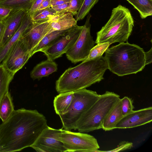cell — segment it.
I'll return each mask as SVG.
<instances>
[{
  "instance_id": "d590c367",
  "label": "cell",
  "mask_w": 152,
  "mask_h": 152,
  "mask_svg": "<svg viewBox=\"0 0 152 152\" xmlns=\"http://www.w3.org/2000/svg\"><path fill=\"white\" fill-rule=\"evenodd\" d=\"M5 31V25L3 21H0V44L3 38Z\"/></svg>"
},
{
  "instance_id": "f546056e",
  "label": "cell",
  "mask_w": 152,
  "mask_h": 152,
  "mask_svg": "<svg viewBox=\"0 0 152 152\" xmlns=\"http://www.w3.org/2000/svg\"><path fill=\"white\" fill-rule=\"evenodd\" d=\"M133 146V143L132 142L123 141L120 143L117 148L113 150L108 151H100L98 150L96 152H118L130 149Z\"/></svg>"
},
{
  "instance_id": "30bf717a",
  "label": "cell",
  "mask_w": 152,
  "mask_h": 152,
  "mask_svg": "<svg viewBox=\"0 0 152 152\" xmlns=\"http://www.w3.org/2000/svg\"><path fill=\"white\" fill-rule=\"evenodd\" d=\"M63 130L55 129L48 126L31 147L38 152H66L59 137Z\"/></svg>"
},
{
  "instance_id": "e575fe53",
  "label": "cell",
  "mask_w": 152,
  "mask_h": 152,
  "mask_svg": "<svg viewBox=\"0 0 152 152\" xmlns=\"http://www.w3.org/2000/svg\"><path fill=\"white\" fill-rule=\"evenodd\" d=\"M70 1V0H51V6H56L69 3Z\"/></svg>"
},
{
  "instance_id": "4fadbf2b",
  "label": "cell",
  "mask_w": 152,
  "mask_h": 152,
  "mask_svg": "<svg viewBox=\"0 0 152 152\" xmlns=\"http://www.w3.org/2000/svg\"><path fill=\"white\" fill-rule=\"evenodd\" d=\"M152 121V107H149L133 110L124 116L116 126L115 129H125L141 126Z\"/></svg>"
},
{
  "instance_id": "f1b7e54d",
  "label": "cell",
  "mask_w": 152,
  "mask_h": 152,
  "mask_svg": "<svg viewBox=\"0 0 152 152\" xmlns=\"http://www.w3.org/2000/svg\"><path fill=\"white\" fill-rule=\"evenodd\" d=\"M83 0H70L68 7L64 12H71L73 15H76L80 10Z\"/></svg>"
},
{
  "instance_id": "44dd1931",
  "label": "cell",
  "mask_w": 152,
  "mask_h": 152,
  "mask_svg": "<svg viewBox=\"0 0 152 152\" xmlns=\"http://www.w3.org/2000/svg\"><path fill=\"white\" fill-rule=\"evenodd\" d=\"M14 110L12 98L8 91L0 102V118L2 122L8 119Z\"/></svg>"
},
{
  "instance_id": "603a6c76",
  "label": "cell",
  "mask_w": 152,
  "mask_h": 152,
  "mask_svg": "<svg viewBox=\"0 0 152 152\" xmlns=\"http://www.w3.org/2000/svg\"><path fill=\"white\" fill-rule=\"evenodd\" d=\"M139 12L142 19L152 15V0H126Z\"/></svg>"
},
{
  "instance_id": "484cf974",
  "label": "cell",
  "mask_w": 152,
  "mask_h": 152,
  "mask_svg": "<svg viewBox=\"0 0 152 152\" xmlns=\"http://www.w3.org/2000/svg\"><path fill=\"white\" fill-rule=\"evenodd\" d=\"M99 0H83L82 6L75 18L77 21L83 20Z\"/></svg>"
},
{
  "instance_id": "8fae6325",
  "label": "cell",
  "mask_w": 152,
  "mask_h": 152,
  "mask_svg": "<svg viewBox=\"0 0 152 152\" xmlns=\"http://www.w3.org/2000/svg\"><path fill=\"white\" fill-rule=\"evenodd\" d=\"M31 57L26 45L20 38L10 48L1 64L9 71L15 74Z\"/></svg>"
},
{
  "instance_id": "7402d4cb",
  "label": "cell",
  "mask_w": 152,
  "mask_h": 152,
  "mask_svg": "<svg viewBox=\"0 0 152 152\" xmlns=\"http://www.w3.org/2000/svg\"><path fill=\"white\" fill-rule=\"evenodd\" d=\"M15 74L7 70L2 64L0 65V102L8 91L10 84Z\"/></svg>"
},
{
  "instance_id": "83f0119b",
  "label": "cell",
  "mask_w": 152,
  "mask_h": 152,
  "mask_svg": "<svg viewBox=\"0 0 152 152\" xmlns=\"http://www.w3.org/2000/svg\"><path fill=\"white\" fill-rule=\"evenodd\" d=\"M121 108L122 113L123 116L130 113L133 110L132 100L130 98L125 96L121 99Z\"/></svg>"
},
{
  "instance_id": "d6986e66",
  "label": "cell",
  "mask_w": 152,
  "mask_h": 152,
  "mask_svg": "<svg viewBox=\"0 0 152 152\" xmlns=\"http://www.w3.org/2000/svg\"><path fill=\"white\" fill-rule=\"evenodd\" d=\"M74 93L73 92L61 93L55 97L53 106L57 115H59L66 110L73 98Z\"/></svg>"
},
{
  "instance_id": "8d00e7d4",
  "label": "cell",
  "mask_w": 152,
  "mask_h": 152,
  "mask_svg": "<svg viewBox=\"0 0 152 152\" xmlns=\"http://www.w3.org/2000/svg\"><path fill=\"white\" fill-rule=\"evenodd\" d=\"M51 0H45L39 7L38 10L46 8L51 6Z\"/></svg>"
},
{
  "instance_id": "7a4b0ae2",
  "label": "cell",
  "mask_w": 152,
  "mask_h": 152,
  "mask_svg": "<svg viewBox=\"0 0 152 152\" xmlns=\"http://www.w3.org/2000/svg\"><path fill=\"white\" fill-rule=\"evenodd\" d=\"M107 69V62L102 56L85 60L65 71L56 81V91L60 94L86 88L103 79V75Z\"/></svg>"
},
{
  "instance_id": "277c9868",
  "label": "cell",
  "mask_w": 152,
  "mask_h": 152,
  "mask_svg": "<svg viewBox=\"0 0 152 152\" xmlns=\"http://www.w3.org/2000/svg\"><path fill=\"white\" fill-rule=\"evenodd\" d=\"M134 26V20L128 8L121 5L114 8L110 19L96 33L95 43L111 44L128 42Z\"/></svg>"
},
{
  "instance_id": "3957f363",
  "label": "cell",
  "mask_w": 152,
  "mask_h": 152,
  "mask_svg": "<svg viewBox=\"0 0 152 152\" xmlns=\"http://www.w3.org/2000/svg\"><path fill=\"white\" fill-rule=\"evenodd\" d=\"M104 52L108 69L118 76L136 74L145 66V52L137 45L121 43L108 48Z\"/></svg>"
},
{
  "instance_id": "d4e9b609",
  "label": "cell",
  "mask_w": 152,
  "mask_h": 152,
  "mask_svg": "<svg viewBox=\"0 0 152 152\" xmlns=\"http://www.w3.org/2000/svg\"><path fill=\"white\" fill-rule=\"evenodd\" d=\"M57 14L51 7L37 10L30 15L33 22H41L50 20Z\"/></svg>"
},
{
  "instance_id": "d6a6232c",
  "label": "cell",
  "mask_w": 152,
  "mask_h": 152,
  "mask_svg": "<svg viewBox=\"0 0 152 152\" xmlns=\"http://www.w3.org/2000/svg\"><path fill=\"white\" fill-rule=\"evenodd\" d=\"M69 3H67L61 5L52 6L51 7L58 14L64 12V11L68 7Z\"/></svg>"
},
{
  "instance_id": "4dcf8cb0",
  "label": "cell",
  "mask_w": 152,
  "mask_h": 152,
  "mask_svg": "<svg viewBox=\"0 0 152 152\" xmlns=\"http://www.w3.org/2000/svg\"><path fill=\"white\" fill-rule=\"evenodd\" d=\"M45 0H34L30 9L27 12L30 15L37 10Z\"/></svg>"
},
{
  "instance_id": "8992f818",
  "label": "cell",
  "mask_w": 152,
  "mask_h": 152,
  "mask_svg": "<svg viewBox=\"0 0 152 152\" xmlns=\"http://www.w3.org/2000/svg\"><path fill=\"white\" fill-rule=\"evenodd\" d=\"M72 101L65 112L59 115L64 129L75 130L76 124L83 114L98 99L96 91L84 88L74 92Z\"/></svg>"
},
{
  "instance_id": "cb8c5ba5",
  "label": "cell",
  "mask_w": 152,
  "mask_h": 152,
  "mask_svg": "<svg viewBox=\"0 0 152 152\" xmlns=\"http://www.w3.org/2000/svg\"><path fill=\"white\" fill-rule=\"evenodd\" d=\"M34 0H0V7L12 10H23L28 11Z\"/></svg>"
},
{
  "instance_id": "e0dca14e",
  "label": "cell",
  "mask_w": 152,
  "mask_h": 152,
  "mask_svg": "<svg viewBox=\"0 0 152 152\" xmlns=\"http://www.w3.org/2000/svg\"><path fill=\"white\" fill-rule=\"evenodd\" d=\"M121 105V99L120 98L103 121L102 129L104 131H110L115 129L116 124L123 116Z\"/></svg>"
},
{
  "instance_id": "5bb4252c",
  "label": "cell",
  "mask_w": 152,
  "mask_h": 152,
  "mask_svg": "<svg viewBox=\"0 0 152 152\" xmlns=\"http://www.w3.org/2000/svg\"><path fill=\"white\" fill-rule=\"evenodd\" d=\"M27 12L23 10H12L3 21L5 25V31L0 48L4 46L15 32Z\"/></svg>"
},
{
  "instance_id": "52a82bcc",
  "label": "cell",
  "mask_w": 152,
  "mask_h": 152,
  "mask_svg": "<svg viewBox=\"0 0 152 152\" xmlns=\"http://www.w3.org/2000/svg\"><path fill=\"white\" fill-rule=\"evenodd\" d=\"M59 137L66 152H96L100 148L96 139L87 133L64 129Z\"/></svg>"
},
{
  "instance_id": "7c38bea8",
  "label": "cell",
  "mask_w": 152,
  "mask_h": 152,
  "mask_svg": "<svg viewBox=\"0 0 152 152\" xmlns=\"http://www.w3.org/2000/svg\"><path fill=\"white\" fill-rule=\"evenodd\" d=\"M53 31L50 20L44 22H32L20 38L31 56L33 50L43 38Z\"/></svg>"
},
{
  "instance_id": "1f68e13d",
  "label": "cell",
  "mask_w": 152,
  "mask_h": 152,
  "mask_svg": "<svg viewBox=\"0 0 152 152\" xmlns=\"http://www.w3.org/2000/svg\"><path fill=\"white\" fill-rule=\"evenodd\" d=\"M12 10V9L0 7V21L4 20Z\"/></svg>"
},
{
  "instance_id": "ba28073f",
  "label": "cell",
  "mask_w": 152,
  "mask_h": 152,
  "mask_svg": "<svg viewBox=\"0 0 152 152\" xmlns=\"http://www.w3.org/2000/svg\"><path fill=\"white\" fill-rule=\"evenodd\" d=\"M88 14L78 38L66 53L67 58L74 64L85 60L95 43L90 34V20L91 15Z\"/></svg>"
},
{
  "instance_id": "9c48e42d",
  "label": "cell",
  "mask_w": 152,
  "mask_h": 152,
  "mask_svg": "<svg viewBox=\"0 0 152 152\" xmlns=\"http://www.w3.org/2000/svg\"><path fill=\"white\" fill-rule=\"evenodd\" d=\"M83 26L77 25L69 29L51 46L42 50L49 60L54 61L61 57L74 45L78 38Z\"/></svg>"
},
{
  "instance_id": "6da1fadb",
  "label": "cell",
  "mask_w": 152,
  "mask_h": 152,
  "mask_svg": "<svg viewBox=\"0 0 152 152\" xmlns=\"http://www.w3.org/2000/svg\"><path fill=\"white\" fill-rule=\"evenodd\" d=\"M47 126L45 117L36 110H14L0 125V152L18 151L31 147Z\"/></svg>"
},
{
  "instance_id": "9a60e30c",
  "label": "cell",
  "mask_w": 152,
  "mask_h": 152,
  "mask_svg": "<svg viewBox=\"0 0 152 152\" xmlns=\"http://www.w3.org/2000/svg\"><path fill=\"white\" fill-rule=\"evenodd\" d=\"M32 22L30 15L27 12L15 32L4 46L0 48V65L2 64L10 48L21 38Z\"/></svg>"
},
{
  "instance_id": "4316f807",
  "label": "cell",
  "mask_w": 152,
  "mask_h": 152,
  "mask_svg": "<svg viewBox=\"0 0 152 152\" xmlns=\"http://www.w3.org/2000/svg\"><path fill=\"white\" fill-rule=\"evenodd\" d=\"M110 45L108 42L97 44L91 50L86 60H89L101 56Z\"/></svg>"
},
{
  "instance_id": "2e32d148",
  "label": "cell",
  "mask_w": 152,
  "mask_h": 152,
  "mask_svg": "<svg viewBox=\"0 0 152 152\" xmlns=\"http://www.w3.org/2000/svg\"><path fill=\"white\" fill-rule=\"evenodd\" d=\"M72 13L64 12L56 14L50 21L54 31H64L69 29L77 25V21Z\"/></svg>"
},
{
  "instance_id": "836d02e7",
  "label": "cell",
  "mask_w": 152,
  "mask_h": 152,
  "mask_svg": "<svg viewBox=\"0 0 152 152\" xmlns=\"http://www.w3.org/2000/svg\"><path fill=\"white\" fill-rule=\"evenodd\" d=\"M152 48L148 51L145 52V65H148L152 63Z\"/></svg>"
},
{
  "instance_id": "ffe728a7",
  "label": "cell",
  "mask_w": 152,
  "mask_h": 152,
  "mask_svg": "<svg viewBox=\"0 0 152 152\" xmlns=\"http://www.w3.org/2000/svg\"><path fill=\"white\" fill-rule=\"evenodd\" d=\"M69 29L64 31H54L48 34L33 50L31 53V57L35 53L41 52L42 50L52 45Z\"/></svg>"
},
{
  "instance_id": "5b68a950",
  "label": "cell",
  "mask_w": 152,
  "mask_h": 152,
  "mask_svg": "<svg viewBox=\"0 0 152 152\" xmlns=\"http://www.w3.org/2000/svg\"><path fill=\"white\" fill-rule=\"evenodd\" d=\"M119 98L118 95L109 91L100 95L98 99L81 115L75 130L87 133L102 129L104 118Z\"/></svg>"
},
{
  "instance_id": "ac0fdd59",
  "label": "cell",
  "mask_w": 152,
  "mask_h": 152,
  "mask_svg": "<svg viewBox=\"0 0 152 152\" xmlns=\"http://www.w3.org/2000/svg\"><path fill=\"white\" fill-rule=\"evenodd\" d=\"M57 69L55 62L47 59L37 65L31 72L30 76L33 80L39 79L56 72Z\"/></svg>"
}]
</instances>
